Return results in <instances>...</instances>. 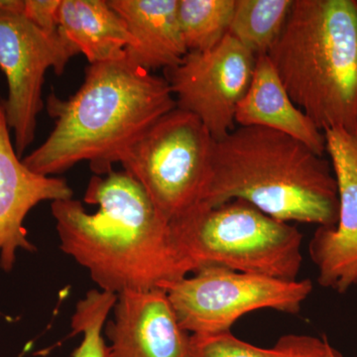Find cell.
Here are the masks:
<instances>
[{
    "label": "cell",
    "mask_w": 357,
    "mask_h": 357,
    "mask_svg": "<svg viewBox=\"0 0 357 357\" xmlns=\"http://www.w3.org/2000/svg\"><path fill=\"white\" fill-rule=\"evenodd\" d=\"M84 203L51 204L60 248L88 270L100 290H149L191 274L166 220L142 185L126 171L91 177Z\"/></svg>",
    "instance_id": "6da1fadb"
},
{
    "label": "cell",
    "mask_w": 357,
    "mask_h": 357,
    "mask_svg": "<svg viewBox=\"0 0 357 357\" xmlns=\"http://www.w3.org/2000/svg\"><path fill=\"white\" fill-rule=\"evenodd\" d=\"M46 109L55 126L23 163L52 177L86 161L95 175H105L155 122L176 109V100L165 77L123 56L89 64L77 93L68 98L51 93Z\"/></svg>",
    "instance_id": "7a4b0ae2"
},
{
    "label": "cell",
    "mask_w": 357,
    "mask_h": 357,
    "mask_svg": "<svg viewBox=\"0 0 357 357\" xmlns=\"http://www.w3.org/2000/svg\"><path fill=\"white\" fill-rule=\"evenodd\" d=\"M243 199L284 222L333 227L338 220L332 164L304 143L257 126H239L215 140L201 204Z\"/></svg>",
    "instance_id": "3957f363"
},
{
    "label": "cell",
    "mask_w": 357,
    "mask_h": 357,
    "mask_svg": "<svg viewBox=\"0 0 357 357\" xmlns=\"http://www.w3.org/2000/svg\"><path fill=\"white\" fill-rule=\"evenodd\" d=\"M267 56L294 103L323 132H357L356 0H294Z\"/></svg>",
    "instance_id": "277c9868"
},
{
    "label": "cell",
    "mask_w": 357,
    "mask_h": 357,
    "mask_svg": "<svg viewBox=\"0 0 357 357\" xmlns=\"http://www.w3.org/2000/svg\"><path fill=\"white\" fill-rule=\"evenodd\" d=\"M174 243L191 274L222 267L281 280H297L303 234L243 199L199 204L170 222Z\"/></svg>",
    "instance_id": "5b68a950"
},
{
    "label": "cell",
    "mask_w": 357,
    "mask_h": 357,
    "mask_svg": "<svg viewBox=\"0 0 357 357\" xmlns=\"http://www.w3.org/2000/svg\"><path fill=\"white\" fill-rule=\"evenodd\" d=\"M213 144L198 117L176 107L129 148L121 164L171 222L203 201Z\"/></svg>",
    "instance_id": "8992f818"
},
{
    "label": "cell",
    "mask_w": 357,
    "mask_h": 357,
    "mask_svg": "<svg viewBox=\"0 0 357 357\" xmlns=\"http://www.w3.org/2000/svg\"><path fill=\"white\" fill-rule=\"evenodd\" d=\"M159 288L185 332L215 335L230 332L239 319L257 310L298 314L314 285L309 279L286 281L211 266Z\"/></svg>",
    "instance_id": "52a82bcc"
},
{
    "label": "cell",
    "mask_w": 357,
    "mask_h": 357,
    "mask_svg": "<svg viewBox=\"0 0 357 357\" xmlns=\"http://www.w3.org/2000/svg\"><path fill=\"white\" fill-rule=\"evenodd\" d=\"M23 7L24 0H0V70L8 88L2 105L20 158L35 139L47 70L61 76L79 54L59 33L46 34L33 24Z\"/></svg>",
    "instance_id": "ba28073f"
},
{
    "label": "cell",
    "mask_w": 357,
    "mask_h": 357,
    "mask_svg": "<svg viewBox=\"0 0 357 357\" xmlns=\"http://www.w3.org/2000/svg\"><path fill=\"white\" fill-rule=\"evenodd\" d=\"M256 56L227 34L211 50L188 52L164 70L176 107L198 117L213 139L234 130L239 102L255 73Z\"/></svg>",
    "instance_id": "9c48e42d"
},
{
    "label": "cell",
    "mask_w": 357,
    "mask_h": 357,
    "mask_svg": "<svg viewBox=\"0 0 357 357\" xmlns=\"http://www.w3.org/2000/svg\"><path fill=\"white\" fill-rule=\"evenodd\" d=\"M324 133L340 210L335 227L316 229L309 253L319 285L344 294L357 286V132L333 128Z\"/></svg>",
    "instance_id": "30bf717a"
},
{
    "label": "cell",
    "mask_w": 357,
    "mask_h": 357,
    "mask_svg": "<svg viewBox=\"0 0 357 357\" xmlns=\"http://www.w3.org/2000/svg\"><path fill=\"white\" fill-rule=\"evenodd\" d=\"M114 314L105 326L109 357H190L191 335L163 289L119 294Z\"/></svg>",
    "instance_id": "8fae6325"
},
{
    "label": "cell",
    "mask_w": 357,
    "mask_h": 357,
    "mask_svg": "<svg viewBox=\"0 0 357 357\" xmlns=\"http://www.w3.org/2000/svg\"><path fill=\"white\" fill-rule=\"evenodd\" d=\"M3 105L0 102V267L10 272L17 252H34L24 220L33 208L45 201L73 199L65 180L33 172L16 153Z\"/></svg>",
    "instance_id": "7c38bea8"
},
{
    "label": "cell",
    "mask_w": 357,
    "mask_h": 357,
    "mask_svg": "<svg viewBox=\"0 0 357 357\" xmlns=\"http://www.w3.org/2000/svg\"><path fill=\"white\" fill-rule=\"evenodd\" d=\"M239 126L279 131L319 156L326 154L325 133L294 103L267 55L257 56L250 86L237 107Z\"/></svg>",
    "instance_id": "4fadbf2b"
},
{
    "label": "cell",
    "mask_w": 357,
    "mask_h": 357,
    "mask_svg": "<svg viewBox=\"0 0 357 357\" xmlns=\"http://www.w3.org/2000/svg\"><path fill=\"white\" fill-rule=\"evenodd\" d=\"M134 39L126 58L141 69H172L188 54L177 16L178 0H109Z\"/></svg>",
    "instance_id": "5bb4252c"
},
{
    "label": "cell",
    "mask_w": 357,
    "mask_h": 357,
    "mask_svg": "<svg viewBox=\"0 0 357 357\" xmlns=\"http://www.w3.org/2000/svg\"><path fill=\"white\" fill-rule=\"evenodd\" d=\"M58 32L89 64L126 56L133 37L109 0H61Z\"/></svg>",
    "instance_id": "9a60e30c"
},
{
    "label": "cell",
    "mask_w": 357,
    "mask_h": 357,
    "mask_svg": "<svg viewBox=\"0 0 357 357\" xmlns=\"http://www.w3.org/2000/svg\"><path fill=\"white\" fill-rule=\"evenodd\" d=\"M294 0H236L229 35L257 56L267 55L280 36Z\"/></svg>",
    "instance_id": "2e32d148"
},
{
    "label": "cell",
    "mask_w": 357,
    "mask_h": 357,
    "mask_svg": "<svg viewBox=\"0 0 357 357\" xmlns=\"http://www.w3.org/2000/svg\"><path fill=\"white\" fill-rule=\"evenodd\" d=\"M236 0H178V26L188 52L211 50L227 34Z\"/></svg>",
    "instance_id": "e0dca14e"
},
{
    "label": "cell",
    "mask_w": 357,
    "mask_h": 357,
    "mask_svg": "<svg viewBox=\"0 0 357 357\" xmlns=\"http://www.w3.org/2000/svg\"><path fill=\"white\" fill-rule=\"evenodd\" d=\"M112 310V302L102 296H86L77 302L70 326L72 335L82 333L83 340L72 357H109L102 330Z\"/></svg>",
    "instance_id": "ac0fdd59"
},
{
    "label": "cell",
    "mask_w": 357,
    "mask_h": 357,
    "mask_svg": "<svg viewBox=\"0 0 357 357\" xmlns=\"http://www.w3.org/2000/svg\"><path fill=\"white\" fill-rule=\"evenodd\" d=\"M190 357H274L271 349H262L236 337L231 332L191 335Z\"/></svg>",
    "instance_id": "d6986e66"
},
{
    "label": "cell",
    "mask_w": 357,
    "mask_h": 357,
    "mask_svg": "<svg viewBox=\"0 0 357 357\" xmlns=\"http://www.w3.org/2000/svg\"><path fill=\"white\" fill-rule=\"evenodd\" d=\"M274 357H342L326 337L283 335L272 347Z\"/></svg>",
    "instance_id": "ffe728a7"
},
{
    "label": "cell",
    "mask_w": 357,
    "mask_h": 357,
    "mask_svg": "<svg viewBox=\"0 0 357 357\" xmlns=\"http://www.w3.org/2000/svg\"><path fill=\"white\" fill-rule=\"evenodd\" d=\"M61 0H24L23 14L49 35L58 34V10Z\"/></svg>",
    "instance_id": "44dd1931"
}]
</instances>
